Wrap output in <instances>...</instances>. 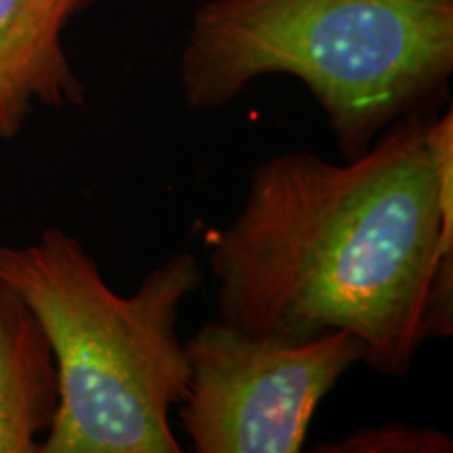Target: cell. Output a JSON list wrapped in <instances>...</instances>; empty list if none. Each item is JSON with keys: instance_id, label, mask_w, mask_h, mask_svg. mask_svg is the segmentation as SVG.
I'll return each mask as SVG.
<instances>
[{"instance_id": "1", "label": "cell", "mask_w": 453, "mask_h": 453, "mask_svg": "<svg viewBox=\"0 0 453 453\" xmlns=\"http://www.w3.org/2000/svg\"><path fill=\"white\" fill-rule=\"evenodd\" d=\"M206 248L220 319L290 340L349 332L367 367L407 376L426 340L453 332L451 107L401 118L342 164L258 162Z\"/></svg>"}, {"instance_id": "5", "label": "cell", "mask_w": 453, "mask_h": 453, "mask_svg": "<svg viewBox=\"0 0 453 453\" xmlns=\"http://www.w3.org/2000/svg\"><path fill=\"white\" fill-rule=\"evenodd\" d=\"M99 0H0V141L24 130L38 105L82 107L87 84L72 67L64 32Z\"/></svg>"}, {"instance_id": "6", "label": "cell", "mask_w": 453, "mask_h": 453, "mask_svg": "<svg viewBox=\"0 0 453 453\" xmlns=\"http://www.w3.org/2000/svg\"><path fill=\"white\" fill-rule=\"evenodd\" d=\"M59 403L47 332L30 304L0 280V453H41Z\"/></svg>"}, {"instance_id": "2", "label": "cell", "mask_w": 453, "mask_h": 453, "mask_svg": "<svg viewBox=\"0 0 453 453\" xmlns=\"http://www.w3.org/2000/svg\"><path fill=\"white\" fill-rule=\"evenodd\" d=\"M451 73L453 0H203L179 59L194 111L229 105L260 78H296L344 160L437 110Z\"/></svg>"}, {"instance_id": "3", "label": "cell", "mask_w": 453, "mask_h": 453, "mask_svg": "<svg viewBox=\"0 0 453 453\" xmlns=\"http://www.w3.org/2000/svg\"><path fill=\"white\" fill-rule=\"evenodd\" d=\"M0 280L30 304L59 372L41 453L180 451L170 413L189 384L179 319L202 286L194 254H173L122 296L76 237L49 226L27 246H0Z\"/></svg>"}, {"instance_id": "7", "label": "cell", "mask_w": 453, "mask_h": 453, "mask_svg": "<svg viewBox=\"0 0 453 453\" xmlns=\"http://www.w3.org/2000/svg\"><path fill=\"white\" fill-rule=\"evenodd\" d=\"M317 453H451L453 441L443 430L410 424L359 428L336 443H321Z\"/></svg>"}, {"instance_id": "4", "label": "cell", "mask_w": 453, "mask_h": 453, "mask_svg": "<svg viewBox=\"0 0 453 453\" xmlns=\"http://www.w3.org/2000/svg\"><path fill=\"white\" fill-rule=\"evenodd\" d=\"M189 384L179 422L197 453H298L317 407L365 347L349 332L309 340L206 321L185 340Z\"/></svg>"}]
</instances>
